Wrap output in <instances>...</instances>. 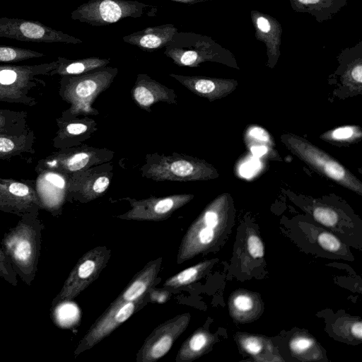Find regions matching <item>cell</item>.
Here are the masks:
<instances>
[{
  "label": "cell",
  "mask_w": 362,
  "mask_h": 362,
  "mask_svg": "<svg viewBox=\"0 0 362 362\" xmlns=\"http://www.w3.org/2000/svg\"><path fill=\"white\" fill-rule=\"evenodd\" d=\"M214 340V337L206 329L199 328L183 342L175 361H192L200 357L209 350Z\"/></svg>",
  "instance_id": "cell-25"
},
{
  "label": "cell",
  "mask_w": 362,
  "mask_h": 362,
  "mask_svg": "<svg viewBox=\"0 0 362 362\" xmlns=\"http://www.w3.org/2000/svg\"><path fill=\"white\" fill-rule=\"evenodd\" d=\"M164 54L179 66L197 67L206 62L237 66L230 51L211 37L193 32H177L165 47Z\"/></svg>",
  "instance_id": "cell-4"
},
{
  "label": "cell",
  "mask_w": 362,
  "mask_h": 362,
  "mask_svg": "<svg viewBox=\"0 0 362 362\" xmlns=\"http://www.w3.org/2000/svg\"><path fill=\"white\" fill-rule=\"evenodd\" d=\"M36 136L28 126L18 134H0V160H9L24 153L34 154Z\"/></svg>",
  "instance_id": "cell-21"
},
{
  "label": "cell",
  "mask_w": 362,
  "mask_h": 362,
  "mask_svg": "<svg viewBox=\"0 0 362 362\" xmlns=\"http://www.w3.org/2000/svg\"><path fill=\"white\" fill-rule=\"evenodd\" d=\"M156 6L136 0H89L71 13V18L93 26H103L125 18L154 17Z\"/></svg>",
  "instance_id": "cell-7"
},
{
  "label": "cell",
  "mask_w": 362,
  "mask_h": 362,
  "mask_svg": "<svg viewBox=\"0 0 362 362\" xmlns=\"http://www.w3.org/2000/svg\"><path fill=\"white\" fill-rule=\"evenodd\" d=\"M171 1H177V2L185 4H194L205 1L207 0H171Z\"/></svg>",
  "instance_id": "cell-43"
},
{
  "label": "cell",
  "mask_w": 362,
  "mask_h": 362,
  "mask_svg": "<svg viewBox=\"0 0 362 362\" xmlns=\"http://www.w3.org/2000/svg\"><path fill=\"white\" fill-rule=\"evenodd\" d=\"M33 181L0 177V211L18 216L44 209Z\"/></svg>",
  "instance_id": "cell-15"
},
{
  "label": "cell",
  "mask_w": 362,
  "mask_h": 362,
  "mask_svg": "<svg viewBox=\"0 0 362 362\" xmlns=\"http://www.w3.org/2000/svg\"><path fill=\"white\" fill-rule=\"evenodd\" d=\"M250 18L256 39L265 45L267 66L272 68L280 56L282 26L274 17L257 10L250 11Z\"/></svg>",
  "instance_id": "cell-18"
},
{
  "label": "cell",
  "mask_w": 362,
  "mask_h": 362,
  "mask_svg": "<svg viewBox=\"0 0 362 362\" xmlns=\"http://www.w3.org/2000/svg\"><path fill=\"white\" fill-rule=\"evenodd\" d=\"M267 147L264 146H256L251 148V151L255 156H262L267 152Z\"/></svg>",
  "instance_id": "cell-42"
},
{
  "label": "cell",
  "mask_w": 362,
  "mask_h": 362,
  "mask_svg": "<svg viewBox=\"0 0 362 362\" xmlns=\"http://www.w3.org/2000/svg\"><path fill=\"white\" fill-rule=\"evenodd\" d=\"M313 215L316 221L327 227H333L338 221L337 214L329 208L317 207Z\"/></svg>",
  "instance_id": "cell-34"
},
{
  "label": "cell",
  "mask_w": 362,
  "mask_h": 362,
  "mask_svg": "<svg viewBox=\"0 0 362 362\" xmlns=\"http://www.w3.org/2000/svg\"><path fill=\"white\" fill-rule=\"evenodd\" d=\"M45 57V54L35 50L0 45V62H18L33 58Z\"/></svg>",
  "instance_id": "cell-30"
},
{
  "label": "cell",
  "mask_w": 362,
  "mask_h": 362,
  "mask_svg": "<svg viewBox=\"0 0 362 362\" xmlns=\"http://www.w3.org/2000/svg\"><path fill=\"white\" fill-rule=\"evenodd\" d=\"M117 74V68L104 66L82 74L61 76L59 95L70 106L60 117L97 116L99 112L93 105L110 86Z\"/></svg>",
  "instance_id": "cell-2"
},
{
  "label": "cell",
  "mask_w": 362,
  "mask_h": 362,
  "mask_svg": "<svg viewBox=\"0 0 362 362\" xmlns=\"http://www.w3.org/2000/svg\"><path fill=\"white\" fill-rule=\"evenodd\" d=\"M115 151L86 144L59 149L40 159L35 168L37 173L53 171L69 175L95 165L110 162Z\"/></svg>",
  "instance_id": "cell-8"
},
{
  "label": "cell",
  "mask_w": 362,
  "mask_h": 362,
  "mask_svg": "<svg viewBox=\"0 0 362 362\" xmlns=\"http://www.w3.org/2000/svg\"><path fill=\"white\" fill-rule=\"evenodd\" d=\"M17 276L2 248H0V277L11 285L16 286L18 284Z\"/></svg>",
  "instance_id": "cell-33"
},
{
  "label": "cell",
  "mask_w": 362,
  "mask_h": 362,
  "mask_svg": "<svg viewBox=\"0 0 362 362\" xmlns=\"http://www.w3.org/2000/svg\"><path fill=\"white\" fill-rule=\"evenodd\" d=\"M169 76L193 93L211 100L218 97L221 91L229 84L228 81L200 76H184L177 74H169Z\"/></svg>",
  "instance_id": "cell-23"
},
{
  "label": "cell",
  "mask_w": 362,
  "mask_h": 362,
  "mask_svg": "<svg viewBox=\"0 0 362 362\" xmlns=\"http://www.w3.org/2000/svg\"><path fill=\"white\" fill-rule=\"evenodd\" d=\"M247 249L253 258H262L264 255V247L260 238L251 234L247 239Z\"/></svg>",
  "instance_id": "cell-36"
},
{
  "label": "cell",
  "mask_w": 362,
  "mask_h": 362,
  "mask_svg": "<svg viewBox=\"0 0 362 362\" xmlns=\"http://www.w3.org/2000/svg\"><path fill=\"white\" fill-rule=\"evenodd\" d=\"M58 129L52 139L56 149H64L83 144L98 130L97 122L89 116L56 119Z\"/></svg>",
  "instance_id": "cell-16"
},
{
  "label": "cell",
  "mask_w": 362,
  "mask_h": 362,
  "mask_svg": "<svg viewBox=\"0 0 362 362\" xmlns=\"http://www.w3.org/2000/svg\"><path fill=\"white\" fill-rule=\"evenodd\" d=\"M191 316L178 315L156 327L136 354V362H153L164 356L187 329Z\"/></svg>",
  "instance_id": "cell-13"
},
{
  "label": "cell",
  "mask_w": 362,
  "mask_h": 362,
  "mask_svg": "<svg viewBox=\"0 0 362 362\" xmlns=\"http://www.w3.org/2000/svg\"><path fill=\"white\" fill-rule=\"evenodd\" d=\"M229 218L221 198L211 202L189 226L178 248L177 263L214 249L228 231Z\"/></svg>",
  "instance_id": "cell-3"
},
{
  "label": "cell",
  "mask_w": 362,
  "mask_h": 362,
  "mask_svg": "<svg viewBox=\"0 0 362 362\" xmlns=\"http://www.w3.org/2000/svg\"><path fill=\"white\" fill-rule=\"evenodd\" d=\"M144 160L139 168L141 175L156 182L205 180L213 178L216 174L206 161L186 154L148 153Z\"/></svg>",
  "instance_id": "cell-5"
},
{
  "label": "cell",
  "mask_w": 362,
  "mask_h": 362,
  "mask_svg": "<svg viewBox=\"0 0 362 362\" xmlns=\"http://www.w3.org/2000/svg\"><path fill=\"white\" fill-rule=\"evenodd\" d=\"M317 243L320 247L330 252H336L341 249L340 240L333 234L322 232L317 236Z\"/></svg>",
  "instance_id": "cell-35"
},
{
  "label": "cell",
  "mask_w": 362,
  "mask_h": 362,
  "mask_svg": "<svg viewBox=\"0 0 362 362\" xmlns=\"http://www.w3.org/2000/svg\"><path fill=\"white\" fill-rule=\"evenodd\" d=\"M289 347L296 356L305 358L316 350L317 345L312 338L305 335H298L291 340Z\"/></svg>",
  "instance_id": "cell-31"
},
{
  "label": "cell",
  "mask_w": 362,
  "mask_h": 362,
  "mask_svg": "<svg viewBox=\"0 0 362 362\" xmlns=\"http://www.w3.org/2000/svg\"><path fill=\"white\" fill-rule=\"evenodd\" d=\"M57 60L58 66L50 72L49 76L54 75L63 76L82 74L98 68L107 66L110 62V59H102L96 57L79 59H69L65 57H58Z\"/></svg>",
  "instance_id": "cell-26"
},
{
  "label": "cell",
  "mask_w": 362,
  "mask_h": 362,
  "mask_svg": "<svg viewBox=\"0 0 362 362\" xmlns=\"http://www.w3.org/2000/svg\"><path fill=\"white\" fill-rule=\"evenodd\" d=\"M149 300L148 293L145 297L136 301L111 303L78 344L74 351V356H76L95 346L127 320L135 312L145 306Z\"/></svg>",
  "instance_id": "cell-10"
},
{
  "label": "cell",
  "mask_w": 362,
  "mask_h": 362,
  "mask_svg": "<svg viewBox=\"0 0 362 362\" xmlns=\"http://www.w3.org/2000/svg\"><path fill=\"white\" fill-rule=\"evenodd\" d=\"M40 211L21 216L16 226L4 233L1 248L21 279L30 286L37 271L45 226L39 218Z\"/></svg>",
  "instance_id": "cell-1"
},
{
  "label": "cell",
  "mask_w": 362,
  "mask_h": 362,
  "mask_svg": "<svg viewBox=\"0 0 362 362\" xmlns=\"http://www.w3.org/2000/svg\"><path fill=\"white\" fill-rule=\"evenodd\" d=\"M163 258L158 257L148 262L132 278L126 288L112 303H127L145 297L157 284L158 274L161 268Z\"/></svg>",
  "instance_id": "cell-19"
},
{
  "label": "cell",
  "mask_w": 362,
  "mask_h": 362,
  "mask_svg": "<svg viewBox=\"0 0 362 362\" xmlns=\"http://www.w3.org/2000/svg\"><path fill=\"white\" fill-rule=\"evenodd\" d=\"M28 112L24 110L0 109V134H18L25 131Z\"/></svg>",
  "instance_id": "cell-29"
},
{
  "label": "cell",
  "mask_w": 362,
  "mask_h": 362,
  "mask_svg": "<svg viewBox=\"0 0 362 362\" xmlns=\"http://www.w3.org/2000/svg\"><path fill=\"white\" fill-rule=\"evenodd\" d=\"M350 332L351 334L356 339L361 340L362 339V323L361 321H356L351 326Z\"/></svg>",
  "instance_id": "cell-39"
},
{
  "label": "cell",
  "mask_w": 362,
  "mask_h": 362,
  "mask_svg": "<svg viewBox=\"0 0 362 362\" xmlns=\"http://www.w3.org/2000/svg\"><path fill=\"white\" fill-rule=\"evenodd\" d=\"M351 78L358 83H362V62L357 64L351 71Z\"/></svg>",
  "instance_id": "cell-40"
},
{
  "label": "cell",
  "mask_w": 362,
  "mask_h": 362,
  "mask_svg": "<svg viewBox=\"0 0 362 362\" xmlns=\"http://www.w3.org/2000/svg\"><path fill=\"white\" fill-rule=\"evenodd\" d=\"M112 177L113 165L110 162L68 175L66 200L88 203L102 197Z\"/></svg>",
  "instance_id": "cell-11"
},
{
  "label": "cell",
  "mask_w": 362,
  "mask_h": 362,
  "mask_svg": "<svg viewBox=\"0 0 362 362\" xmlns=\"http://www.w3.org/2000/svg\"><path fill=\"white\" fill-rule=\"evenodd\" d=\"M354 134L353 129L349 127H341L332 132V136L336 139H345L350 138Z\"/></svg>",
  "instance_id": "cell-37"
},
{
  "label": "cell",
  "mask_w": 362,
  "mask_h": 362,
  "mask_svg": "<svg viewBox=\"0 0 362 362\" xmlns=\"http://www.w3.org/2000/svg\"><path fill=\"white\" fill-rule=\"evenodd\" d=\"M194 197L192 194H178L159 197L152 196L143 199L123 198L129 202L131 208L117 218L134 221H163Z\"/></svg>",
  "instance_id": "cell-14"
},
{
  "label": "cell",
  "mask_w": 362,
  "mask_h": 362,
  "mask_svg": "<svg viewBox=\"0 0 362 362\" xmlns=\"http://www.w3.org/2000/svg\"><path fill=\"white\" fill-rule=\"evenodd\" d=\"M217 259L201 262L168 278L163 284L165 290H177L202 278L213 267Z\"/></svg>",
  "instance_id": "cell-27"
},
{
  "label": "cell",
  "mask_w": 362,
  "mask_h": 362,
  "mask_svg": "<svg viewBox=\"0 0 362 362\" xmlns=\"http://www.w3.org/2000/svg\"><path fill=\"white\" fill-rule=\"evenodd\" d=\"M303 155H304L303 156L306 160L310 162L312 165L318 166V168H322V163L325 160L322 152L319 151L312 146H308V147L303 150ZM322 170L333 180L349 187H353L354 190H358L356 183L352 182L354 181V177H353L351 175H350L346 169L337 161L329 158L322 168Z\"/></svg>",
  "instance_id": "cell-24"
},
{
  "label": "cell",
  "mask_w": 362,
  "mask_h": 362,
  "mask_svg": "<svg viewBox=\"0 0 362 362\" xmlns=\"http://www.w3.org/2000/svg\"><path fill=\"white\" fill-rule=\"evenodd\" d=\"M0 37L23 42L80 44L82 40L48 27L41 22L0 17Z\"/></svg>",
  "instance_id": "cell-12"
},
{
  "label": "cell",
  "mask_w": 362,
  "mask_h": 362,
  "mask_svg": "<svg viewBox=\"0 0 362 362\" xmlns=\"http://www.w3.org/2000/svg\"><path fill=\"white\" fill-rule=\"evenodd\" d=\"M132 100L141 109L151 112V107L158 103L177 104L175 90L153 79L146 74H139L131 90Z\"/></svg>",
  "instance_id": "cell-17"
},
{
  "label": "cell",
  "mask_w": 362,
  "mask_h": 362,
  "mask_svg": "<svg viewBox=\"0 0 362 362\" xmlns=\"http://www.w3.org/2000/svg\"><path fill=\"white\" fill-rule=\"evenodd\" d=\"M255 165L253 163H247L243 165L242 173L245 176H250L255 171Z\"/></svg>",
  "instance_id": "cell-41"
},
{
  "label": "cell",
  "mask_w": 362,
  "mask_h": 362,
  "mask_svg": "<svg viewBox=\"0 0 362 362\" xmlns=\"http://www.w3.org/2000/svg\"><path fill=\"white\" fill-rule=\"evenodd\" d=\"M239 341L243 350L254 356L262 352L265 342L262 338L253 335H243Z\"/></svg>",
  "instance_id": "cell-32"
},
{
  "label": "cell",
  "mask_w": 362,
  "mask_h": 362,
  "mask_svg": "<svg viewBox=\"0 0 362 362\" xmlns=\"http://www.w3.org/2000/svg\"><path fill=\"white\" fill-rule=\"evenodd\" d=\"M58 66L57 60L34 65H0V102L33 107V92L45 87L42 78Z\"/></svg>",
  "instance_id": "cell-6"
},
{
  "label": "cell",
  "mask_w": 362,
  "mask_h": 362,
  "mask_svg": "<svg viewBox=\"0 0 362 362\" xmlns=\"http://www.w3.org/2000/svg\"><path fill=\"white\" fill-rule=\"evenodd\" d=\"M178 29L172 23L148 27L122 37L126 43L136 46L145 52H153L165 47Z\"/></svg>",
  "instance_id": "cell-20"
},
{
  "label": "cell",
  "mask_w": 362,
  "mask_h": 362,
  "mask_svg": "<svg viewBox=\"0 0 362 362\" xmlns=\"http://www.w3.org/2000/svg\"><path fill=\"white\" fill-rule=\"evenodd\" d=\"M293 11L311 15L317 23L332 19L348 0H288Z\"/></svg>",
  "instance_id": "cell-22"
},
{
  "label": "cell",
  "mask_w": 362,
  "mask_h": 362,
  "mask_svg": "<svg viewBox=\"0 0 362 362\" xmlns=\"http://www.w3.org/2000/svg\"><path fill=\"white\" fill-rule=\"evenodd\" d=\"M111 257V250L98 246L86 252L77 262L65 280L61 291L52 302V307L71 301L99 276Z\"/></svg>",
  "instance_id": "cell-9"
},
{
  "label": "cell",
  "mask_w": 362,
  "mask_h": 362,
  "mask_svg": "<svg viewBox=\"0 0 362 362\" xmlns=\"http://www.w3.org/2000/svg\"><path fill=\"white\" fill-rule=\"evenodd\" d=\"M259 300L255 294L238 291L233 294L230 300V310L231 315L240 322H246L253 318L259 311Z\"/></svg>",
  "instance_id": "cell-28"
},
{
  "label": "cell",
  "mask_w": 362,
  "mask_h": 362,
  "mask_svg": "<svg viewBox=\"0 0 362 362\" xmlns=\"http://www.w3.org/2000/svg\"><path fill=\"white\" fill-rule=\"evenodd\" d=\"M249 134L252 138H255L262 141H268L269 136L268 133L262 128L255 127L250 130Z\"/></svg>",
  "instance_id": "cell-38"
}]
</instances>
